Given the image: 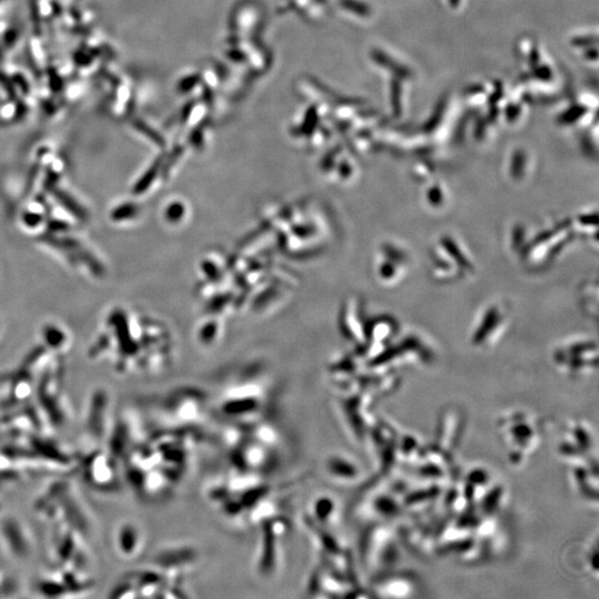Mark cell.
<instances>
[{
	"label": "cell",
	"instance_id": "6da1fadb",
	"mask_svg": "<svg viewBox=\"0 0 599 599\" xmlns=\"http://www.w3.org/2000/svg\"><path fill=\"white\" fill-rule=\"evenodd\" d=\"M35 512L51 523H65L83 536L90 535L93 523L72 483L58 478L45 488L34 504Z\"/></svg>",
	"mask_w": 599,
	"mask_h": 599
},
{
	"label": "cell",
	"instance_id": "7a4b0ae2",
	"mask_svg": "<svg viewBox=\"0 0 599 599\" xmlns=\"http://www.w3.org/2000/svg\"><path fill=\"white\" fill-rule=\"evenodd\" d=\"M209 398L198 389H178L162 396L158 403V413L162 419L175 429L194 426L207 412Z\"/></svg>",
	"mask_w": 599,
	"mask_h": 599
},
{
	"label": "cell",
	"instance_id": "3957f363",
	"mask_svg": "<svg viewBox=\"0 0 599 599\" xmlns=\"http://www.w3.org/2000/svg\"><path fill=\"white\" fill-rule=\"evenodd\" d=\"M257 545L255 568L264 577L276 575L281 564L282 551L285 536L289 534L290 522L281 513L267 517L257 524Z\"/></svg>",
	"mask_w": 599,
	"mask_h": 599
},
{
	"label": "cell",
	"instance_id": "277c9868",
	"mask_svg": "<svg viewBox=\"0 0 599 599\" xmlns=\"http://www.w3.org/2000/svg\"><path fill=\"white\" fill-rule=\"evenodd\" d=\"M118 464L119 462L106 448L97 446L78 456L77 469L89 487L100 493H112L119 491L121 483Z\"/></svg>",
	"mask_w": 599,
	"mask_h": 599
},
{
	"label": "cell",
	"instance_id": "5b68a950",
	"mask_svg": "<svg viewBox=\"0 0 599 599\" xmlns=\"http://www.w3.org/2000/svg\"><path fill=\"white\" fill-rule=\"evenodd\" d=\"M53 524L49 553L55 568L86 570L88 557L85 536L65 523Z\"/></svg>",
	"mask_w": 599,
	"mask_h": 599
},
{
	"label": "cell",
	"instance_id": "8992f818",
	"mask_svg": "<svg viewBox=\"0 0 599 599\" xmlns=\"http://www.w3.org/2000/svg\"><path fill=\"white\" fill-rule=\"evenodd\" d=\"M112 421L110 396L104 389H97L88 400L83 419L86 436L95 447L106 443Z\"/></svg>",
	"mask_w": 599,
	"mask_h": 599
},
{
	"label": "cell",
	"instance_id": "52a82bcc",
	"mask_svg": "<svg viewBox=\"0 0 599 599\" xmlns=\"http://www.w3.org/2000/svg\"><path fill=\"white\" fill-rule=\"evenodd\" d=\"M200 560L199 551L189 545L166 547L154 557V566L169 581H181ZM182 583V581H181Z\"/></svg>",
	"mask_w": 599,
	"mask_h": 599
},
{
	"label": "cell",
	"instance_id": "ba28073f",
	"mask_svg": "<svg viewBox=\"0 0 599 599\" xmlns=\"http://www.w3.org/2000/svg\"><path fill=\"white\" fill-rule=\"evenodd\" d=\"M141 440V427L137 419L133 412H125L112 421L106 440V450L120 463Z\"/></svg>",
	"mask_w": 599,
	"mask_h": 599
},
{
	"label": "cell",
	"instance_id": "9c48e42d",
	"mask_svg": "<svg viewBox=\"0 0 599 599\" xmlns=\"http://www.w3.org/2000/svg\"><path fill=\"white\" fill-rule=\"evenodd\" d=\"M0 537L6 549L17 560H27L32 553L29 534L16 517H7L0 525Z\"/></svg>",
	"mask_w": 599,
	"mask_h": 599
},
{
	"label": "cell",
	"instance_id": "30bf717a",
	"mask_svg": "<svg viewBox=\"0 0 599 599\" xmlns=\"http://www.w3.org/2000/svg\"><path fill=\"white\" fill-rule=\"evenodd\" d=\"M133 588L135 598H161L169 579L156 567L133 572L123 577Z\"/></svg>",
	"mask_w": 599,
	"mask_h": 599
},
{
	"label": "cell",
	"instance_id": "8fae6325",
	"mask_svg": "<svg viewBox=\"0 0 599 599\" xmlns=\"http://www.w3.org/2000/svg\"><path fill=\"white\" fill-rule=\"evenodd\" d=\"M35 381L25 370L16 375H11L7 392L0 401V408L9 411L29 403L35 398Z\"/></svg>",
	"mask_w": 599,
	"mask_h": 599
},
{
	"label": "cell",
	"instance_id": "7c38bea8",
	"mask_svg": "<svg viewBox=\"0 0 599 599\" xmlns=\"http://www.w3.org/2000/svg\"><path fill=\"white\" fill-rule=\"evenodd\" d=\"M324 474L335 483L350 484L360 478L361 469L356 462L341 453H332L323 462Z\"/></svg>",
	"mask_w": 599,
	"mask_h": 599
},
{
	"label": "cell",
	"instance_id": "4fadbf2b",
	"mask_svg": "<svg viewBox=\"0 0 599 599\" xmlns=\"http://www.w3.org/2000/svg\"><path fill=\"white\" fill-rule=\"evenodd\" d=\"M116 547L120 556L128 560H133L144 551L146 537L144 530H141L135 523L127 522L120 525L114 537Z\"/></svg>",
	"mask_w": 599,
	"mask_h": 599
},
{
	"label": "cell",
	"instance_id": "5bb4252c",
	"mask_svg": "<svg viewBox=\"0 0 599 599\" xmlns=\"http://www.w3.org/2000/svg\"><path fill=\"white\" fill-rule=\"evenodd\" d=\"M320 527L329 528L335 525L337 517V503L335 497L322 494L316 496L310 505L307 516Z\"/></svg>",
	"mask_w": 599,
	"mask_h": 599
},
{
	"label": "cell",
	"instance_id": "9a60e30c",
	"mask_svg": "<svg viewBox=\"0 0 599 599\" xmlns=\"http://www.w3.org/2000/svg\"><path fill=\"white\" fill-rule=\"evenodd\" d=\"M46 339L53 348H58L64 342V335L58 330L49 329L46 332Z\"/></svg>",
	"mask_w": 599,
	"mask_h": 599
},
{
	"label": "cell",
	"instance_id": "2e32d148",
	"mask_svg": "<svg viewBox=\"0 0 599 599\" xmlns=\"http://www.w3.org/2000/svg\"><path fill=\"white\" fill-rule=\"evenodd\" d=\"M11 375L9 374H4L0 375V401L3 400L5 396L7 389H8L9 382H11Z\"/></svg>",
	"mask_w": 599,
	"mask_h": 599
},
{
	"label": "cell",
	"instance_id": "e0dca14e",
	"mask_svg": "<svg viewBox=\"0 0 599 599\" xmlns=\"http://www.w3.org/2000/svg\"><path fill=\"white\" fill-rule=\"evenodd\" d=\"M11 588L7 587V585H6V584L4 583V581H1V579H0V596H1V595L5 594L6 591H11Z\"/></svg>",
	"mask_w": 599,
	"mask_h": 599
},
{
	"label": "cell",
	"instance_id": "ac0fdd59",
	"mask_svg": "<svg viewBox=\"0 0 599 599\" xmlns=\"http://www.w3.org/2000/svg\"><path fill=\"white\" fill-rule=\"evenodd\" d=\"M0 512H1V505H0Z\"/></svg>",
	"mask_w": 599,
	"mask_h": 599
}]
</instances>
